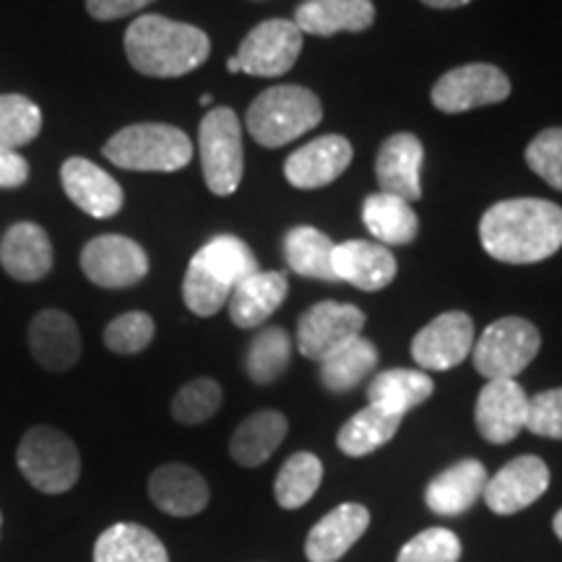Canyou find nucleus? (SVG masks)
I'll use <instances>...</instances> for the list:
<instances>
[{
    "mask_svg": "<svg viewBox=\"0 0 562 562\" xmlns=\"http://www.w3.org/2000/svg\"><path fill=\"white\" fill-rule=\"evenodd\" d=\"M480 240L501 263L547 261L562 248V209L544 199L497 201L484 211Z\"/></svg>",
    "mask_w": 562,
    "mask_h": 562,
    "instance_id": "1",
    "label": "nucleus"
},
{
    "mask_svg": "<svg viewBox=\"0 0 562 562\" xmlns=\"http://www.w3.org/2000/svg\"><path fill=\"white\" fill-rule=\"evenodd\" d=\"M123 45L131 66L151 79H180L203 66L211 55L206 32L157 13L131 21Z\"/></svg>",
    "mask_w": 562,
    "mask_h": 562,
    "instance_id": "2",
    "label": "nucleus"
},
{
    "mask_svg": "<svg viewBox=\"0 0 562 562\" xmlns=\"http://www.w3.org/2000/svg\"><path fill=\"white\" fill-rule=\"evenodd\" d=\"M258 269L256 256L235 235H216L195 252L182 279V300L188 311L211 318L227 307L237 284L252 277Z\"/></svg>",
    "mask_w": 562,
    "mask_h": 562,
    "instance_id": "3",
    "label": "nucleus"
},
{
    "mask_svg": "<svg viewBox=\"0 0 562 562\" xmlns=\"http://www.w3.org/2000/svg\"><path fill=\"white\" fill-rule=\"evenodd\" d=\"M323 121L321 100L305 87H292V83H279L261 91L256 102L248 108L250 136L256 144L266 149H279L290 140L311 133Z\"/></svg>",
    "mask_w": 562,
    "mask_h": 562,
    "instance_id": "4",
    "label": "nucleus"
},
{
    "mask_svg": "<svg viewBox=\"0 0 562 562\" xmlns=\"http://www.w3.org/2000/svg\"><path fill=\"white\" fill-rule=\"evenodd\" d=\"M104 159L131 172H178L191 165L193 144L188 133L167 123H138L117 131L104 144Z\"/></svg>",
    "mask_w": 562,
    "mask_h": 562,
    "instance_id": "5",
    "label": "nucleus"
},
{
    "mask_svg": "<svg viewBox=\"0 0 562 562\" xmlns=\"http://www.w3.org/2000/svg\"><path fill=\"white\" fill-rule=\"evenodd\" d=\"M16 463L34 490L45 495H63L79 482L81 456L76 442L63 430L40 425L19 442Z\"/></svg>",
    "mask_w": 562,
    "mask_h": 562,
    "instance_id": "6",
    "label": "nucleus"
},
{
    "mask_svg": "<svg viewBox=\"0 0 562 562\" xmlns=\"http://www.w3.org/2000/svg\"><path fill=\"white\" fill-rule=\"evenodd\" d=\"M201 170L214 195H232L240 188L245 172L243 125L229 108H214L199 128Z\"/></svg>",
    "mask_w": 562,
    "mask_h": 562,
    "instance_id": "7",
    "label": "nucleus"
},
{
    "mask_svg": "<svg viewBox=\"0 0 562 562\" xmlns=\"http://www.w3.org/2000/svg\"><path fill=\"white\" fill-rule=\"evenodd\" d=\"M542 347L537 326L524 318H501L490 323L474 341L472 360L484 381H516L533 362Z\"/></svg>",
    "mask_w": 562,
    "mask_h": 562,
    "instance_id": "8",
    "label": "nucleus"
},
{
    "mask_svg": "<svg viewBox=\"0 0 562 562\" xmlns=\"http://www.w3.org/2000/svg\"><path fill=\"white\" fill-rule=\"evenodd\" d=\"M302 50V32L294 21L269 19L248 32L235 58L227 60L229 74L271 79L292 70Z\"/></svg>",
    "mask_w": 562,
    "mask_h": 562,
    "instance_id": "9",
    "label": "nucleus"
},
{
    "mask_svg": "<svg viewBox=\"0 0 562 562\" xmlns=\"http://www.w3.org/2000/svg\"><path fill=\"white\" fill-rule=\"evenodd\" d=\"M510 97V81L490 63H472L442 74L432 87V104L446 115H459L487 104H501Z\"/></svg>",
    "mask_w": 562,
    "mask_h": 562,
    "instance_id": "10",
    "label": "nucleus"
},
{
    "mask_svg": "<svg viewBox=\"0 0 562 562\" xmlns=\"http://www.w3.org/2000/svg\"><path fill=\"white\" fill-rule=\"evenodd\" d=\"M81 271L102 290H125L149 273V256L136 240L123 235H100L81 250Z\"/></svg>",
    "mask_w": 562,
    "mask_h": 562,
    "instance_id": "11",
    "label": "nucleus"
},
{
    "mask_svg": "<svg viewBox=\"0 0 562 562\" xmlns=\"http://www.w3.org/2000/svg\"><path fill=\"white\" fill-rule=\"evenodd\" d=\"M364 313L349 302H318L297 321V349L307 360L321 362L344 341L362 336Z\"/></svg>",
    "mask_w": 562,
    "mask_h": 562,
    "instance_id": "12",
    "label": "nucleus"
},
{
    "mask_svg": "<svg viewBox=\"0 0 562 562\" xmlns=\"http://www.w3.org/2000/svg\"><path fill=\"white\" fill-rule=\"evenodd\" d=\"M474 321L467 313L451 311L427 323L412 341V357L422 370H453L472 355Z\"/></svg>",
    "mask_w": 562,
    "mask_h": 562,
    "instance_id": "13",
    "label": "nucleus"
},
{
    "mask_svg": "<svg viewBox=\"0 0 562 562\" xmlns=\"http://www.w3.org/2000/svg\"><path fill=\"white\" fill-rule=\"evenodd\" d=\"M550 487V469L539 456H518L484 484V503L497 516L529 508Z\"/></svg>",
    "mask_w": 562,
    "mask_h": 562,
    "instance_id": "14",
    "label": "nucleus"
},
{
    "mask_svg": "<svg viewBox=\"0 0 562 562\" xmlns=\"http://www.w3.org/2000/svg\"><path fill=\"white\" fill-rule=\"evenodd\" d=\"M476 430L492 446H505L526 430L529 396L516 381H487L476 396Z\"/></svg>",
    "mask_w": 562,
    "mask_h": 562,
    "instance_id": "15",
    "label": "nucleus"
},
{
    "mask_svg": "<svg viewBox=\"0 0 562 562\" xmlns=\"http://www.w3.org/2000/svg\"><path fill=\"white\" fill-rule=\"evenodd\" d=\"M351 157H355V149H351L349 140L328 133V136H318L311 144L300 146L284 161V178L300 191H315V188L331 186L334 180H339Z\"/></svg>",
    "mask_w": 562,
    "mask_h": 562,
    "instance_id": "16",
    "label": "nucleus"
},
{
    "mask_svg": "<svg viewBox=\"0 0 562 562\" xmlns=\"http://www.w3.org/2000/svg\"><path fill=\"white\" fill-rule=\"evenodd\" d=\"M60 180L68 199L94 220H110L123 209L125 195L121 182L94 161L83 157L66 159V165L60 167Z\"/></svg>",
    "mask_w": 562,
    "mask_h": 562,
    "instance_id": "17",
    "label": "nucleus"
},
{
    "mask_svg": "<svg viewBox=\"0 0 562 562\" xmlns=\"http://www.w3.org/2000/svg\"><path fill=\"white\" fill-rule=\"evenodd\" d=\"M422 161L425 149L422 140L412 133H393L385 138L375 159V175L381 191L398 195L406 203L422 199Z\"/></svg>",
    "mask_w": 562,
    "mask_h": 562,
    "instance_id": "18",
    "label": "nucleus"
},
{
    "mask_svg": "<svg viewBox=\"0 0 562 562\" xmlns=\"http://www.w3.org/2000/svg\"><path fill=\"white\" fill-rule=\"evenodd\" d=\"M0 266L11 279L42 281L53 269V243L34 222H16L0 237Z\"/></svg>",
    "mask_w": 562,
    "mask_h": 562,
    "instance_id": "19",
    "label": "nucleus"
},
{
    "mask_svg": "<svg viewBox=\"0 0 562 562\" xmlns=\"http://www.w3.org/2000/svg\"><path fill=\"white\" fill-rule=\"evenodd\" d=\"M32 357L50 372H68L81 357V334L63 311H42L30 323Z\"/></svg>",
    "mask_w": 562,
    "mask_h": 562,
    "instance_id": "20",
    "label": "nucleus"
},
{
    "mask_svg": "<svg viewBox=\"0 0 562 562\" xmlns=\"http://www.w3.org/2000/svg\"><path fill=\"white\" fill-rule=\"evenodd\" d=\"M370 526V510L360 503H344L321 518L305 539L311 562H336L360 542Z\"/></svg>",
    "mask_w": 562,
    "mask_h": 562,
    "instance_id": "21",
    "label": "nucleus"
},
{
    "mask_svg": "<svg viewBox=\"0 0 562 562\" xmlns=\"http://www.w3.org/2000/svg\"><path fill=\"white\" fill-rule=\"evenodd\" d=\"M336 279L362 292L385 290L396 279V258L381 243L347 240L334 250Z\"/></svg>",
    "mask_w": 562,
    "mask_h": 562,
    "instance_id": "22",
    "label": "nucleus"
},
{
    "mask_svg": "<svg viewBox=\"0 0 562 562\" xmlns=\"http://www.w3.org/2000/svg\"><path fill=\"white\" fill-rule=\"evenodd\" d=\"M149 497L167 516L188 518L206 508L211 492L195 469L186 463H165L149 476Z\"/></svg>",
    "mask_w": 562,
    "mask_h": 562,
    "instance_id": "23",
    "label": "nucleus"
},
{
    "mask_svg": "<svg viewBox=\"0 0 562 562\" xmlns=\"http://www.w3.org/2000/svg\"><path fill=\"white\" fill-rule=\"evenodd\" d=\"M487 480V469H484L482 461L463 459L453 463V467H448L446 472H440L427 484V508L438 513V516H461V513H467L480 501Z\"/></svg>",
    "mask_w": 562,
    "mask_h": 562,
    "instance_id": "24",
    "label": "nucleus"
},
{
    "mask_svg": "<svg viewBox=\"0 0 562 562\" xmlns=\"http://www.w3.org/2000/svg\"><path fill=\"white\" fill-rule=\"evenodd\" d=\"M286 294H290V279L284 271H256L232 292L227 302L229 321L240 328L263 326L279 311Z\"/></svg>",
    "mask_w": 562,
    "mask_h": 562,
    "instance_id": "25",
    "label": "nucleus"
},
{
    "mask_svg": "<svg viewBox=\"0 0 562 562\" xmlns=\"http://www.w3.org/2000/svg\"><path fill=\"white\" fill-rule=\"evenodd\" d=\"M294 24L302 34L334 37L339 32H364L375 24L372 0H305L294 11Z\"/></svg>",
    "mask_w": 562,
    "mask_h": 562,
    "instance_id": "26",
    "label": "nucleus"
},
{
    "mask_svg": "<svg viewBox=\"0 0 562 562\" xmlns=\"http://www.w3.org/2000/svg\"><path fill=\"white\" fill-rule=\"evenodd\" d=\"M286 435V417L281 412L263 409L250 414L229 440V456L245 469H256L273 456Z\"/></svg>",
    "mask_w": 562,
    "mask_h": 562,
    "instance_id": "27",
    "label": "nucleus"
},
{
    "mask_svg": "<svg viewBox=\"0 0 562 562\" xmlns=\"http://www.w3.org/2000/svg\"><path fill=\"white\" fill-rule=\"evenodd\" d=\"M432 391L435 383L427 372L396 368L378 372V375L372 378L368 385V402L404 419V414L412 412L414 406L425 404L427 398L432 396Z\"/></svg>",
    "mask_w": 562,
    "mask_h": 562,
    "instance_id": "28",
    "label": "nucleus"
},
{
    "mask_svg": "<svg viewBox=\"0 0 562 562\" xmlns=\"http://www.w3.org/2000/svg\"><path fill=\"white\" fill-rule=\"evenodd\" d=\"M362 220L370 235L385 248L389 245H409L419 232V220L409 203L383 191L364 199Z\"/></svg>",
    "mask_w": 562,
    "mask_h": 562,
    "instance_id": "29",
    "label": "nucleus"
},
{
    "mask_svg": "<svg viewBox=\"0 0 562 562\" xmlns=\"http://www.w3.org/2000/svg\"><path fill=\"white\" fill-rule=\"evenodd\" d=\"M94 562H170V554L146 526L112 524L97 539Z\"/></svg>",
    "mask_w": 562,
    "mask_h": 562,
    "instance_id": "30",
    "label": "nucleus"
},
{
    "mask_svg": "<svg viewBox=\"0 0 562 562\" xmlns=\"http://www.w3.org/2000/svg\"><path fill=\"white\" fill-rule=\"evenodd\" d=\"M378 368L375 344L364 336L344 341L339 349L321 360V383L331 393H347L360 385Z\"/></svg>",
    "mask_w": 562,
    "mask_h": 562,
    "instance_id": "31",
    "label": "nucleus"
},
{
    "mask_svg": "<svg viewBox=\"0 0 562 562\" xmlns=\"http://www.w3.org/2000/svg\"><path fill=\"white\" fill-rule=\"evenodd\" d=\"M398 427H402V417L383 412L381 406L368 404L341 427L339 435H336V446L349 459H362V456H370L378 448H383L385 442H391Z\"/></svg>",
    "mask_w": 562,
    "mask_h": 562,
    "instance_id": "32",
    "label": "nucleus"
},
{
    "mask_svg": "<svg viewBox=\"0 0 562 562\" xmlns=\"http://www.w3.org/2000/svg\"><path fill=\"white\" fill-rule=\"evenodd\" d=\"M336 243L315 227H294L284 235V258L305 279L339 281L334 271Z\"/></svg>",
    "mask_w": 562,
    "mask_h": 562,
    "instance_id": "33",
    "label": "nucleus"
},
{
    "mask_svg": "<svg viewBox=\"0 0 562 562\" xmlns=\"http://www.w3.org/2000/svg\"><path fill=\"white\" fill-rule=\"evenodd\" d=\"M323 482V463L315 453L300 451L284 461L273 482V495L284 510H297L318 492Z\"/></svg>",
    "mask_w": 562,
    "mask_h": 562,
    "instance_id": "34",
    "label": "nucleus"
},
{
    "mask_svg": "<svg viewBox=\"0 0 562 562\" xmlns=\"http://www.w3.org/2000/svg\"><path fill=\"white\" fill-rule=\"evenodd\" d=\"M292 360V339L281 326L263 328L250 341L248 355H245V372L252 383L269 385L284 375Z\"/></svg>",
    "mask_w": 562,
    "mask_h": 562,
    "instance_id": "35",
    "label": "nucleus"
},
{
    "mask_svg": "<svg viewBox=\"0 0 562 562\" xmlns=\"http://www.w3.org/2000/svg\"><path fill=\"white\" fill-rule=\"evenodd\" d=\"M42 131V110L30 97L3 94L0 97V149L19 151L32 144Z\"/></svg>",
    "mask_w": 562,
    "mask_h": 562,
    "instance_id": "36",
    "label": "nucleus"
},
{
    "mask_svg": "<svg viewBox=\"0 0 562 562\" xmlns=\"http://www.w3.org/2000/svg\"><path fill=\"white\" fill-rule=\"evenodd\" d=\"M222 406V385L211 378H195L175 393L172 417L180 425H201L214 417Z\"/></svg>",
    "mask_w": 562,
    "mask_h": 562,
    "instance_id": "37",
    "label": "nucleus"
},
{
    "mask_svg": "<svg viewBox=\"0 0 562 562\" xmlns=\"http://www.w3.org/2000/svg\"><path fill=\"white\" fill-rule=\"evenodd\" d=\"M154 331H157V326H154L149 313H123L104 328V347L115 355H138L154 341Z\"/></svg>",
    "mask_w": 562,
    "mask_h": 562,
    "instance_id": "38",
    "label": "nucleus"
},
{
    "mask_svg": "<svg viewBox=\"0 0 562 562\" xmlns=\"http://www.w3.org/2000/svg\"><path fill=\"white\" fill-rule=\"evenodd\" d=\"M461 542L451 529H425L417 537L409 539L398 552L396 562H459Z\"/></svg>",
    "mask_w": 562,
    "mask_h": 562,
    "instance_id": "39",
    "label": "nucleus"
},
{
    "mask_svg": "<svg viewBox=\"0 0 562 562\" xmlns=\"http://www.w3.org/2000/svg\"><path fill=\"white\" fill-rule=\"evenodd\" d=\"M526 165L554 191H562V128H547L526 149Z\"/></svg>",
    "mask_w": 562,
    "mask_h": 562,
    "instance_id": "40",
    "label": "nucleus"
},
{
    "mask_svg": "<svg viewBox=\"0 0 562 562\" xmlns=\"http://www.w3.org/2000/svg\"><path fill=\"white\" fill-rule=\"evenodd\" d=\"M526 430L539 435V438L562 440V389L542 391L529 398Z\"/></svg>",
    "mask_w": 562,
    "mask_h": 562,
    "instance_id": "41",
    "label": "nucleus"
},
{
    "mask_svg": "<svg viewBox=\"0 0 562 562\" xmlns=\"http://www.w3.org/2000/svg\"><path fill=\"white\" fill-rule=\"evenodd\" d=\"M154 0H87V11L97 21H117L144 11Z\"/></svg>",
    "mask_w": 562,
    "mask_h": 562,
    "instance_id": "42",
    "label": "nucleus"
},
{
    "mask_svg": "<svg viewBox=\"0 0 562 562\" xmlns=\"http://www.w3.org/2000/svg\"><path fill=\"white\" fill-rule=\"evenodd\" d=\"M30 178V165L19 151L0 149V188H21Z\"/></svg>",
    "mask_w": 562,
    "mask_h": 562,
    "instance_id": "43",
    "label": "nucleus"
},
{
    "mask_svg": "<svg viewBox=\"0 0 562 562\" xmlns=\"http://www.w3.org/2000/svg\"><path fill=\"white\" fill-rule=\"evenodd\" d=\"M425 5H430V9H440V11H448V9H461V5L472 3V0H422Z\"/></svg>",
    "mask_w": 562,
    "mask_h": 562,
    "instance_id": "44",
    "label": "nucleus"
},
{
    "mask_svg": "<svg viewBox=\"0 0 562 562\" xmlns=\"http://www.w3.org/2000/svg\"><path fill=\"white\" fill-rule=\"evenodd\" d=\"M552 529H554V533H558V539L562 542V508L558 510V516H554V521H552Z\"/></svg>",
    "mask_w": 562,
    "mask_h": 562,
    "instance_id": "45",
    "label": "nucleus"
},
{
    "mask_svg": "<svg viewBox=\"0 0 562 562\" xmlns=\"http://www.w3.org/2000/svg\"><path fill=\"white\" fill-rule=\"evenodd\" d=\"M201 104H203V108H209V104H211V94H203V97H201Z\"/></svg>",
    "mask_w": 562,
    "mask_h": 562,
    "instance_id": "46",
    "label": "nucleus"
},
{
    "mask_svg": "<svg viewBox=\"0 0 562 562\" xmlns=\"http://www.w3.org/2000/svg\"><path fill=\"white\" fill-rule=\"evenodd\" d=\"M0 531H3V516H0Z\"/></svg>",
    "mask_w": 562,
    "mask_h": 562,
    "instance_id": "47",
    "label": "nucleus"
}]
</instances>
